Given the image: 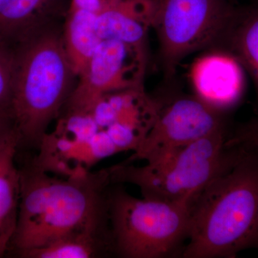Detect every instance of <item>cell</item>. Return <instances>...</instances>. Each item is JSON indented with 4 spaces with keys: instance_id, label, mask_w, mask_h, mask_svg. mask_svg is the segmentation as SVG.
<instances>
[{
    "instance_id": "6da1fadb",
    "label": "cell",
    "mask_w": 258,
    "mask_h": 258,
    "mask_svg": "<svg viewBox=\"0 0 258 258\" xmlns=\"http://www.w3.org/2000/svg\"><path fill=\"white\" fill-rule=\"evenodd\" d=\"M108 169L61 177L29 163L20 169L18 222L10 249L20 257L69 236L111 235ZM9 249V250H10Z\"/></svg>"
},
{
    "instance_id": "7a4b0ae2",
    "label": "cell",
    "mask_w": 258,
    "mask_h": 258,
    "mask_svg": "<svg viewBox=\"0 0 258 258\" xmlns=\"http://www.w3.org/2000/svg\"><path fill=\"white\" fill-rule=\"evenodd\" d=\"M230 154L189 204V230L181 257L234 258L258 249V153L227 142Z\"/></svg>"
},
{
    "instance_id": "3957f363",
    "label": "cell",
    "mask_w": 258,
    "mask_h": 258,
    "mask_svg": "<svg viewBox=\"0 0 258 258\" xmlns=\"http://www.w3.org/2000/svg\"><path fill=\"white\" fill-rule=\"evenodd\" d=\"M57 23L39 29L15 46L16 63L8 112L19 148L38 147L60 116L78 79L70 64Z\"/></svg>"
},
{
    "instance_id": "277c9868",
    "label": "cell",
    "mask_w": 258,
    "mask_h": 258,
    "mask_svg": "<svg viewBox=\"0 0 258 258\" xmlns=\"http://www.w3.org/2000/svg\"><path fill=\"white\" fill-rule=\"evenodd\" d=\"M230 132L218 131L143 166H112L108 169L111 183L136 185L144 198L189 205L225 164Z\"/></svg>"
},
{
    "instance_id": "5b68a950",
    "label": "cell",
    "mask_w": 258,
    "mask_h": 258,
    "mask_svg": "<svg viewBox=\"0 0 258 258\" xmlns=\"http://www.w3.org/2000/svg\"><path fill=\"white\" fill-rule=\"evenodd\" d=\"M114 254L123 258L181 257L189 230V205L139 199L108 189Z\"/></svg>"
},
{
    "instance_id": "8992f818",
    "label": "cell",
    "mask_w": 258,
    "mask_h": 258,
    "mask_svg": "<svg viewBox=\"0 0 258 258\" xmlns=\"http://www.w3.org/2000/svg\"><path fill=\"white\" fill-rule=\"evenodd\" d=\"M235 7L230 0H159L152 29L166 79L188 56L221 46Z\"/></svg>"
},
{
    "instance_id": "52a82bcc",
    "label": "cell",
    "mask_w": 258,
    "mask_h": 258,
    "mask_svg": "<svg viewBox=\"0 0 258 258\" xmlns=\"http://www.w3.org/2000/svg\"><path fill=\"white\" fill-rule=\"evenodd\" d=\"M157 118L143 143L125 163L149 162L168 153L227 128L226 114L214 109L196 96L157 100Z\"/></svg>"
},
{
    "instance_id": "ba28073f",
    "label": "cell",
    "mask_w": 258,
    "mask_h": 258,
    "mask_svg": "<svg viewBox=\"0 0 258 258\" xmlns=\"http://www.w3.org/2000/svg\"><path fill=\"white\" fill-rule=\"evenodd\" d=\"M147 47L101 40L63 108L79 109L106 93L143 86Z\"/></svg>"
},
{
    "instance_id": "9c48e42d",
    "label": "cell",
    "mask_w": 258,
    "mask_h": 258,
    "mask_svg": "<svg viewBox=\"0 0 258 258\" xmlns=\"http://www.w3.org/2000/svg\"><path fill=\"white\" fill-rule=\"evenodd\" d=\"M247 76L238 58L221 47L201 52L189 75L194 96L224 114L240 104L247 91Z\"/></svg>"
},
{
    "instance_id": "30bf717a",
    "label": "cell",
    "mask_w": 258,
    "mask_h": 258,
    "mask_svg": "<svg viewBox=\"0 0 258 258\" xmlns=\"http://www.w3.org/2000/svg\"><path fill=\"white\" fill-rule=\"evenodd\" d=\"M69 0H0V40L15 47L69 13Z\"/></svg>"
},
{
    "instance_id": "8fae6325",
    "label": "cell",
    "mask_w": 258,
    "mask_h": 258,
    "mask_svg": "<svg viewBox=\"0 0 258 258\" xmlns=\"http://www.w3.org/2000/svg\"><path fill=\"white\" fill-rule=\"evenodd\" d=\"M19 138L14 128L0 138V257L9 251L18 222L20 169Z\"/></svg>"
},
{
    "instance_id": "7c38bea8",
    "label": "cell",
    "mask_w": 258,
    "mask_h": 258,
    "mask_svg": "<svg viewBox=\"0 0 258 258\" xmlns=\"http://www.w3.org/2000/svg\"><path fill=\"white\" fill-rule=\"evenodd\" d=\"M221 47L238 58L252 80L258 100V0L235 7V14Z\"/></svg>"
},
{
    "instance_id": "4fadbf2b",
    "label": "cell",
    "mask_w": 258,
    "mask_h": 258,
    "mask_svg": "<svg viewBox=\"0 0 258 258\" xmlns=\"http://www.w3.org/2000/svg\"><path fill=\"white\" fill-rule=\"evenodd\" d=\"M96 14L71 5L62 27V41L66 55L78 79L87 69L91 57L101 41L97 35Z\"/></svg>"
},
{
    "instance_id": "5bb4252c",
    "label": "cell",
    "mask_w": 258,
    "mask_h": 258,
    "mask_svg": "<svg viewBox=\"0 0 258 258\" xmlns=\"http://www.w3.org/2000/svg\"><path fill=\"white\" fill-rule=\"evenodd\" d=\"M114 254L110 234L85 233L69 236L41 248L20 255L25 258H93Z\"/></svg>"
},
{
    "instance_id": "9a60e30c",
    "label": "cell",
    "mask_w": 258,
    "mask_h": 258,
    "mask_svg": "<svg viewBox=\"0 0 258 258\" xmlns=\"http://www.w3.org/2000/svg\"><path fill=\"white\" fill-rule=\"evenodd\" d=\"M16 50L0 40V109L8 110L14 81Z\"/></svg>"
},
{
    "instance_id": "2e32d148",
    "label": "cell",
    "mask_w": 258,
    "mask_h": 258,
    "mask_svg": "<svg viewBox=\"0 0 258 258\" xmlns=\"http://www.w3.org/2000/svg\"><path fill=\"white\" fill-rule=\"evenodd\" d=\"M227 141L230 143L242 144L258 153V118L239 125L230 132Z\"/></svg>"
},
{
    "instance_id": "e0dca14e",
    "label": "cell",
    "mask_w": 258,
    "mask_h": 258,
    "mask_svg": "<svg viewBox=\"0 0 258 258\" xmlns=\"http://www.w3.org/2000/svg\"><path fill=\"white\" fill-rule=\"evenodd\" d=\"M13 127L9 112L8 110L0 109V138Z\"/></svg>"
},
{
    "instance_id": "ac0fdd59",
    "label": "cell",
    "mask_w": 258,
    "mask_h": 258,
    "mask_svg": "<svg viewBox=\"0 0 258 258\" xmlns=\"http://www.w3.org/2000/svg\"><path fill=\"white\" fill-rule=\"evenodd\" d=\"M231 3H233V4H235V2L237 1V0H230Z\"/></svg>"
}]
</instances>
